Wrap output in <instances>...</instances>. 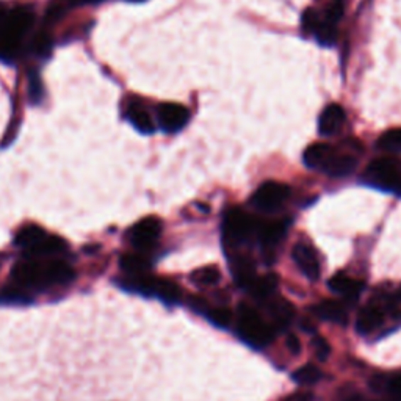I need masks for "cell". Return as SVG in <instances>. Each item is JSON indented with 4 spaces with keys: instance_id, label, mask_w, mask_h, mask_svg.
<instances>
[{
    "instance_id": "obj_2",
    "label": "cell",
    "mask_w": 401,
    "mask_h": 401,
    "mask_svg": "<svg viewBox=\"0 0 401 401\" xmlns=\"http://www.w3.org/2000/svg\"><path fill=\"white\" fill-rule=\"evenodd\" d=\"M365 176L368 177V181H372L373 183L378 185V187L385 190L398 191L401 187L400 166L395 159L383 157L373 160L372 164L368 165Z\"/></svg>"
},
{
    "instance_id": "obj_35",
    "label": "cell",
    "mask_w": 401,
    "mask_h": 401,
    "mask_svg": "<svg viewBox=\"0 0 401 401\" xmlns=\"http://www.w3.org/2000/svg\"><path fill=\"white\" fill-rule=\"evenodd\" d=\"M314 351H315V356H317L320 360H326L328 356L331 354V346L329 343L325 341L323 337H317L314 338Z\"/></svg>"
},
{
    "instance_id": "obj_32",
    "label": "cell",
    "mask_w": 401,
    "mask_h": 401,
    "mask_svg": "<svg viewBox=\"0 0 401 401\" xmlns=\"http://www.w3.org/2000/svg\"><path fill=\"white\" fill-rule=\"evenodd\" d=\"M343 10H345L343 0H331L325 11H323V18L331 22V24L337 26L338 21H341L343 16Z\"/></svg>"
},
{
    "instance_id": "obj_37",
    "label": "cell",
    "mask_w": 401,
    "mask_h": 401,
    "mask_svg": "<svg viewBox=\"0 0 401 401\" xmlns=\"http://www.w3.org/2000/svg\"><path fill=\"white\" fill-rule=\"evenodd\" d=\"M190 304H191V309L193 311H196L199 314H207L209 311H207V303L204 299H200V298H191L190 299Z\"/></svg>"
},
{
    "instance_id": "obj_23",
    "label": "cell",
    "mask_w": 401,
    "mask_h": 401,
    "mask_svg": "<svg viewBox=\"0 0 401 401\" xmlns=\"http://www.w3.org/2000/svg\"><path fill=\"white\" fill-rule=\"evenodd\" d=\"M121 268L132 276H141L149 269V260L138 254H127L121 259Z\"/></svg>"
},
{
    "instance_id": "obj_34",
    "label": "cell",
    "mask_w": 401,
    "mask_h": 401,
    "mask_svg": "<svg viewBox=\"0 0 401 401\" xmlns=\"http://www.w3.org/2000/svg\"><path fill=\"white\" fill-rule=\"evenodd\" d=\"M209 317H210V321L220 328H228L230 325V321H232V314H230L228 309L210 311Z\"/></svg>"
},
{
    "instance_id": "obj_16",
    "label": "cell",
    "mask_w": 401,
    "mask_h": 401,
    "mask_svg": "<svg viewBox=\"0 0 401 401\" xmlns=\"http://www.w3.org/2000/svg\"><path fill=\"white\" fill-rule=\"evenodd\" d=\"M384 321V314L378 307L368 306L365 309H362L358 321H356V329L359 331V334H370L373 333L375 329L380 328Z\"/></svg>"
},
{
    "instance_id": "obj_21",
    "label": "cell",
    "mask_w": 401,
    "mask_h": 401,
    "mask_svg": "<svg viewBox=\"0 0 401 401\" xmlns=\"http://www.w3.org/2000/svg\"><path fill=\"white\" fill-rule=\"evenodd\" d=\"M154 295H157L166 304H176L181 299V289L173 281L156 279Z\"/></svg>"
},
{
    "instance_id": "obj_15",
    "label": "cell",
    "mask_w": 401,
    "mask_h": 401,
    "mask_svg": "<svg viewBox=\"0 0 401 401\" xmlns=\"http://www.w3.org/2000/svg\"><path fill=\"white\" fill-rule=\"evenodd\" d=\"M358 166V160L348 154H338L337 151L334 152V156L329 159L328 164L323 168L328 176L331 177H345L350 176L354 169Z\"/></svg>"
},
{
    "instance_id": "obj_25",
    "label": "cell",
    "mask_w": 401,
    "mask_h": 401,
    "mask_svg": "<svg viewBox=\"0 0 401 401\" xmlns=\"http://www.w3.org/2000/svg\"><path fill=\"white\" fill-rule=\"evenodd\" d=\"M314 36L317 38V41L321 46H333L337 41V26L331 24V22H328L321 14V22H320L319 28L315 30Z\"/></svg>"
},
{
    "instance_id": "obj_27",
    "label": "cell",
    "mask_w": 401,
    "mask_h": 401,
    "mask_svg": "<svg viewBox=\"0 0 401 401\" xmlns=\"http://www.w3.org/2000/svg\"><path fill=\"white\" fill-rule=\"evenodd\" d=\"M0 303L4 304H27L30 303V298L27 296V292L22 287H9L4 292H0Z\"/></svg>"
},
{
    "instance_id": "obj_1",
    "label": "cell",
    "mask_w": 401,
    "mask_h": 401,
    "mask_svg": "<svg viewBox=\"0 0 401 401\" xmlns=\"http://www.w3.org/2000/svg\"><path fill=\"white\" fill-rule=\"evenodd\" d=\"M238 333L243 341L256 348H264L273 341L274 333L264 320L259 317V314L250 306H240L238 309Z\"/></svg>"
},
{
    "instance_id": "obj_22",
    "label": "cell",
    "mask_w": 401,
    "mask_h": 401,
    "mask_svg": "<svg viewBox=\"0 0 401 401\" xmlns=\"http://www.w3.org/2000/svg\"><path fill=\"white\" fill-rule=\"evenodd\" d=\"M63 250H66L65 240H61L60 237L50 235V237H44L30 252H32L33 256H52V254H58Z\"/></svg>"
},
{
    "instance_id": "obj_5",
    "label": "cell",
    "mask_w": 401,
    "mask_h": 401,
    "mask_svg": "<svg viewBox=\"0 0 401 401\" xmlns=\"http://www.w3.org/2000/svg\"><path fill=\"white\" fill-rule=\"evenodd\" d=\"M159 126L168 134H176L182 130L190 119V112L187 107L174 102L160 104L157 109Z\"/></svg>"
},
{
    "instance_id": "obj_8",
    "label": "cell",
    "mask_w": 401,
    "mask_h": 401,
    "mask_svg": "<svg viewBox=\"0 0 401 401\" xmlns=\"http://www.w3.org/2000/svg\"><path fill=\"white\" fill-rule=\"evenodd\" d=\"M161 225L157 218H144L130 230V240L138 250H148L159 240Z\"/></svg>"
},
{
    "instance_id": "obj_24",
    "label": "cell",
    "mask_w": 401,
    "mask_h": 401,
    "mask_svg": "<svg viewBox=\"0 0 401 401\" xmlns=\"http://www.w3.org/2000/svg\"><path fill=\"white\" fill-rule=\"evenodd\" d=\"M378 148L385 152H401V129H392L380 137Z\"/></svg>"
},
{
    "instance_id": "obj_7",
    "label": "cell",
    "mask_w": 401,
    "mask_h": 401,
    "mask_svg": "<svg viewBox=\"0 0 401 401\" xmlns=\"http://www.w3.org/2000/svg\"><path fill=\"white\" fill-rule=\"evenodd\" d=\"M0 24H2L0 35L19 41L21 36L24 35L30 27H32L33 13L32 10L26 9V6H19V9L13 10L9 14H5V18L2 22H0Z\"/></svg>"
},
{
    "instance_id": "obj_36",
    "label": "cell",
    "mask_w": 401,
    "mask_h": 401,
    "mask_svg": "<svg viewBox=\"0 0 401 401\" xmlns=\"http://www.w3.org/2000/svg\"><path fill=\"white\" fill-rule=\"evenodd\" d=\"M387 389L393 398L401 401V375L392 378V380L387 383Z\"/></svg>"
},
{
    "instance_id": "obj_6",
    "label": "cell",
    "mask_w": 401,
    "mask_h": 401,
    "mask_svg": "<svg viewBox=\"0 0 401 401\" xmlns=\"http://www.w3.org/2000/svg\"><path fill=\"white\" fill-rule=\"evenodd\" d=\"M11 276L16 285L22 289H46L44 285V265L36 260H21L13 268Z\"/></svg>"
},
{
    "instance_id": "obj_13",
    "label": "cell",
    "mask_w": 401,
    "mask_h": 401,
    "mask_svg": "<svg viewBox=\"0 0 401 401\" xmlns=\"http://www.w3.org/2000/svg\"><path fill=\"white\" fill-rule=\"evenodd\" d=\"M126 114H127V119L130 124H132L138 132H141L144 135L154 134V130H156L154 121L151 118L149 112L146 110L140 102H130Z\"/></svg>"
},
{
    "instance_id": "obj_17",
    "label": "cell",
    "mask_w": 401,
    "mask_h": 401,
    "mask_svg": "<svg viewBox=\"0 0 401 401\" xmlns=\"http://www.w3.org/2000/svg\"><path fill=\"white\" fill-rule=\"evenodd\" d=\"M314 312L323 320L341 323V325L346 323V319H348V314H346L343 304L338 303V301H333V299H326V301H323V303L317 304L314 307Z\"/></svg>"
},
{
    "instance_id": "obj_18",
    "label": "cell",
    "mask_w": 401,
    "mask_h": 401,
    "mask_svg": "<svg viewBox=\"0 0 401 401\" xmlns=\"http://www.w3.org/2000/svg\"><path fill=\"white\" fill-rule=\"evenodd\" d=\"M44 237H46L44 230L41 228L32 225V226L22 228L18 232L16 240H14V242H16L19 248H26L28 251H32L35 246L43 240Z\"/></svg>"
},
{
    "instance_id": "obj_31",
    "label": "cell",
    "mask_w": 401,
    "mask_h": 401,
    "mask_svg": "<svg viewBox=\"0 0 401 401\" xmlns=\"http://www.w3.org/2000/svg\"><path fill=\"white\" fill-rule=\"evenodd\" d=\"M273 315L277 325L284 328L290 323L293 317V309L287 301H279V303L273 306Z\"/></svg>"
},
{
    "instance_id": "obj_29",
    "label": "cell",
    "mask_w": 401,
    "mask_h": 401,
    "mask_svg": "<svg viewBox=\"0 0 401 401\" xmlns=\"http://www.w3.org/2000/svg\"><path fill=\"white\" fill-rule=\"evenodd\" d=\"M27 87H28L30 102H32V104H40L41 100H43V97H44V87H43L41 77L36 71H30Z\"/></svg>"
},
{
    "instance_id": "obj_10",
    "label": "cell",
    "mask_w": 401,
    "mask_h": 401,
    "mask_svg": "<svg viewBox=\"0 0 401 401\" xmlns=\"http://www.w3.org/2000/svg\"><path fill=\"white\" fill-rule=\"evenodd\" d=\"M346 114L345 110L338 104H331L325 110L321 112L319 118V132L323 137H333L337 132H341V129L345 124Z\"/></svg>"
},
{
    "instance_id": "obj_39",
    "label": "cell",
    "mask_w": 401,
    "mask_h": 401,
    "mask_svg": "<svg viewBox=\"0 0 401 401\" xmlns=\"http://www.w3.org/2000/svg\"><path fill=\"white\" fill-rule=\"evenodd\" d=\"M287 348L293 354H298L301 351V343H299V338L296 336H289V338H287Z\"/></svg>"
},
{
    "instance_id": "obj_30",
    "label": "cell",
    "mask_w": 401,
    "mask_h": 401,
    "mask_svg": "<svg viewBox=\"0 0 401 401\" xmlns=\"http://www.w3.org/2000/svg\"><path fill=\"white\" fill-rule=\"evenodd\" d=\"M321 22V14L315 9H307L301 18V28L306 35H314Z\"/></svg>"
},
{
    "instance_id": "obj_9",
    "label": "cell",
    "mask_w": 401,
    "mask_h": 401,
    "mask_svg": "<svg viewBox=\"0 0 401 401\" xmlns=\"http://www.w3.org/2000/svg\"><path fill=\"white\" fill-rule=\"evenodd\" d=\"M293 260L296 262L301 272L311 281H317L320 277V262L309 245H296L293 250Z\"/></svg>"
},
{
    "instance_id": "obj_12",
    "label": "cell",
    "mask_w": 401,
    "mask_h": 401,
    "mask_svg": "<svg viewBox=\"0 0 401 401\" xmlns=\"http://www.w3.org/2000/svg\"><path fill=\"white\" fill-rule=\"evenodd\" d=\"M336 149L331 144L326 143H314L304 151V165L312 169H323L329 161V159L334 156Z\"/></svg>"
},
{
    "instance_id": "obj_42",
    "label": "cell",
    "mask_w": 401,
    "mask_h": 401,
    "mask_svg": "<svg viewBox=\"0 0 401 401\" xmlns=\"http://www.w3.org/2000/svg\"><path fill=\"white\" fill-rule=\"evenodd\" d=\"M130 2H140V0H130Z\"/></svg>"
},
{
    "instance_id": "obj_28",
    "label": "cell",
    "mask_w": 401,
    "mask_h": 401,
    "mask_svg": "<svg viewBox=\"0 0 401 401\" xmlns=\"http://www.w3.org/2000/svg\"><path fill=\"white\" fill-rule=\"evenodd\" d=\"M321 378V372L319 367H315L312 364H307L301 367L298 372L293 375V380H295L301 385H311L315 384Z\"/></svg>"
},
{
    "instance_id": "obj_38",
    "label": "cell",
    "mask_w": 401,
    "mask_h": 401,
    "mask_svg": "<svg viewBox=\"0 0 401 401\" xmlns=\"http://www.w3.org/2000/svg\"><path fill=\"white\" fill-rule=\"evenodd\" d=\"M284 401H314V395L309 392H299V393H293V395L285 398Z\"/></svg>"
},
{
    "instance_id": "obj_33",
    "label": "cell",
    "mask_w": 401,
    "mask_h": 401,
    "mask_svg": "<svg viewBox=\"0 0 401 401\" xmlns=\"http://www.w3.org/2000/svg\"><path fill=\"white\" fill-rule=\"evenodd\" d=\"M33 50L41 57H49L52 50V38L46 33H40L33 41Z\"/></svg>"
},
{
    "instance_id": "obj_19",
    "label": "cell",
    "mask_w": 401,
    "mask_h": 401,
    "mask_svg": "<svg viewBox=\"0 0 401 401\" xmlns=\"http://www.w3.org/2000/svg\"><path fill=\"white\" fill-rule=\"evenodd\" d=\"M276 287H277V276L274 274L254 277V281L248 285V289L257 299L268 298L276 290Z\"/></svg>"
},
{
    "instance_id": "obj_20",
    "label": "cell",
    "mask_w": 401,
    "mask_h": 401,
    "mask_svg": "<svg viewBox=\"0 0 401 401\" xmlns=\"http://www.w3.org/2000/svg\"><path fill=\"white\" fill-rule=\"evenodd\" d=\"M260 240L265 246H274L276 243H279L284 235H285V226L281 221H272L262 225L259 229Z\"/></svg>"
},
{
    "instance_id": "obj_3",
    "label": "cell",
    "mask_w": 401,
    "mask_h": 401,
    "mask_svg": "<svg viewBox=\"0 0 401 401\" xmlns=\"http://www.w3.org/2000/svg\"><path fill=\"white\" fill-rule=\"evenodd\" d=\"M290 196V188L279 182H265L254 193L251 204L259 210L272 212L281 207Z\"/></svg>"
},
{
    "instance_id": "obj_41",
    "label": "cell",
    "mask_w": 401,
    "mask_h": 401,
    "mask_svg": "<svg viewBox=\"0 0 401 401\" xmlns=\"http://www.w3.org/2000/svg\"><path fill=\"white\" fill-rule=\"evenodd\" d=\"M82 2H97V0H82Z\"/></svg>"
},
{
    "instance_id": "obj_14",
    "label": "cell",
    "mask_w": 401,
    "mask_h": 401,
    "mask_svg": "<svg viewBox=\"0 0 401 401\" xmlns=\"http://www.w3.org/2000/svg\"><path fill=\"white\" fill-rule=\"evenodd\" d=\"M328 285L333 292L338 293V295H343L345 298H350V299H358L362 289H364V284H362L360 281L353 279V277L346 276L343 273H338L331 277Z\"/></svg>"
},
{
    "instance_id": "obj_40",
    "label": "cell",
    "mask_w": 401,
    "mask_h": 401,
    "mask_svg": "<svg viewBox=\"0 0 401 401\" xmlns=\"http://www.w3.org/2000/svg\"><path fill=\"white\" fill-rule=\"evenodd\" d=\"M348 401H364V400H362L360 397H353V398H350Z\"/></svg>"
},
{
    "instance_id": "obj_26",
    "label": "cell",
    "mask_w": 401,
    "mask_h": 401,
    "mask_svg": "<svg viewBox=\"0 0 401 401\" xmlns=\"http://www.w3.org/2000/svg\"><path fill=\"white\" fill-rule=\"evenodd\" d=\"M191 279L198 285H215L221 279V273L215 267H204L191 274Z\"/></svg>"
},
{
    "instance_id": "obj_4",
    "label": "cell",
    "mask_w": 401,
    "mask_h": 401,
    "mask_svg": "<svg viewBox=\"0 0 401 401\" xmlns=\"http://www.w3.org/2000/svg\"><path fill=\"white\" fill-rule=\"evenodd\" d=\"M256 230V221L242 210H230L225 220V237L230 243H242Z\"/></svg>"
},
{
    "instance_id": "obj_11",
    "label": "cell",
    "mask_w": 401,
    "mask_h": 401,
    "mask_svg": "<svg viewBox=\"0 0 401 401\" xmlns=\"http://www.w3.org/2000/svg\"><path fill=\"white\" fill-rule=\"evenodd\" d=\"M74 279L73 268L61 260H52L50 264L44 265V285L46 289L52 285L69 284Z\"/></svg>"
}]
</instances>
